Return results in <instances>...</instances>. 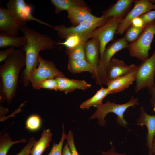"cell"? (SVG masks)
Instances as JSON below:
<instances>
[{
  "instance_id": "4316f807",
  "label": "cell",
  "mask_w": 155,
  "mask_h": 155,
  "mask_svg": "<svg viewBox=\"0 0 155 155\" xmlns=\"http://www.w3.org/2000/svg\"><path fill=\"white\" fill-rule=\"evenodd\" d=\"M84 44L72 48H66L65 53L68 56V60L86 59Z\"/></svg>"
},
{
  "instance_id": "83f0119b",
  "label": "cell",
  "mask_w": 155,
  "mask_h": 155,
  "mask_svg": "<svg viewBox=\"0 0 155 155\" xmlns=\"http://www.w3.org/2000/svg\"><path fill=\"white\" fill-rule=\"evenodd\" d=\"M41 120L38 115L32 114L27 118L26 122V128L31 131H36L39 130L41 126Z\"/></svg>"
},
{
  "instance_id": "4fadbf2b",
  "label": "cell",
  "mask_w": 155,
  "mask_h": 155,
  "mask_svg": "<svg viewBox=\"0 0 155 155\" xmlns=\"http://www.w3.org/2000/svg\"><path fill=\"white\" fill-rule=\"evenodd\" d=\"M140 111V116L137 120L136 124L146 127V146L148 148V155H153V144L155 137V115H151L148 114L143 106H141Z\"/></svg>"
},
{
  "instance_id": "44dd1931",
  "label": "cell",
  "mask_w": 155,
  "mask_h": 155,
  "mask_svg": "<svg viewBox=\"0 0 155 155\" xmlns=\"http://www.w3.org/2000/svg\"><path fill=\"white\" fill-rule=\"evenodd\" d=\"M67 69L70 72L74 74L88 71L92 74V76L94 75L96 71L94 67L86 59L68 60Z\"/></svg>"
},
{
  "instance_id": "9c48e42d",
  "label": "cell",
  "mask_w": 155,
  "mask_h": 155,
  "mask_svg": "<svg viewBox=\"0 0 155 155\" xmlns=\"http://www.w3.org/2000/svg\"><path fill=\"white\" fill-rule=\"evenodd\" d=\"M38 60L39 64L37 68L30 77V82L32 86L49 78L65 76L52 61L44 59L40 55Z\"/></svg>"
},
{
  "instance_id": "484cf974",
  "label": "cell",
  "mask_w": 155,
  "mask_h": 155,
  "mask_svg": "<svg viewBox=\"0 0 155 155\" xmlns=\"http://www.w3.org/2000/svg\"><path fill=\"white\" fill-rule=\"evenodd\" d=\"M26 142L27 140L24 138L17 141H12L8 133H3L0 136V155H6L10 147L14 144Z\"/></svg>"
},
{
  "instance_id": "e0dca14e",
  "label": "cell",
  "mask_w": 155,
  "mask_h": 155,
  "mask_svg": "<svg viewBox=\"0 0 155 155\" xmlns=\"http://www.w3.org/2000/svg\"><path fill=\"white\" fill-rule=\"evenodd\" d=\"M84 46L86 59L96 71L100 60V44L98 40L92 37L85 42Z\"/></svg>"
},
{
  "instance_id": "d4e9b609",
  "label": "cell",
  "mask_w": 155,
  "mask_h": 155,
  "mask_svg": "<svg viewBox=\"0 0 155 155\" xmlns=\"http://www.w3.org/2000/svg\"><path fill=\"white\" fill-rule=\"evenodd\" d=\"M92 32L71 35L66 38L64 42L58 43V44L63 45L66 48L75 47L81 44L84 43L89 39L91 38Z\"/></svg>"
},
{
  "instance_id": "e575fe53",
  "label": "cell",
  "mask_w": 155,
  "mask_h": 155,
  "mask_svg": "<svg viewBox=\"0 0 155 155\" xmlns=\"http://www.w3.org/2000/svg\"><path fill=\"white\" fill-rule=\"evenodd\" d=\"M15 48L9 47L6 49L0 51V62L5 61L14 52Z\"/></svg>"
},
{
  "instance_id": "4dcf8cb0",
  "label": "cell",
  "mask_w": 155,
  "mask_h": 155,
  "mask_svg": "<svg viewBox=\"0 0 155 155\" xmlns=\"http://www.w3.org/2000/svg\"><path fill=\"white\" fill-rule=\"evenodd\" d=\"M62 127V132L60 142L58 144L54 142L51 149L48 155H62L63 144L67 135L65 132L64 123L63 124Z\"/></svg>"
},
{
  "instance_id": "2e32d148",
  "label": "cell",
  "mask_w": 155,
  "mask_h": 155,
  "mask_svg": "<svg viewBox=\"0 0 155 155\" xmlns=\"http://www.w3.org/2000/svg\"><path fill=\"white\" fill-rule=\"evenodd\" d=\"M91 9L87 6L79 7L67 11L68 18L73 26H76L83 22L96 19L98 17L91 13Z\"/></svg>"
},
{
  "instance_id": "f1b7e54d",
  "label": "cell",
  "mask_w": 155,
  "mask_h": 155,
  "mask_svg": "<svg viewBox=\"0 0 155 155\" xmlns=\"http://www.w3.org/2000/svg\"><path fill=\"white\" fill-rule=\"evenodd\" d=\"M145 28H138L130 26L126 31L123 37L128 43L135 41L143 31Z\"/></svg>"
},
{
  "instance_id": "5b68a950",
  "label": "cell",
  "mask_w": 155,
  "mask_h": 155,
  "mask_svg": "<svg viewBox=\"0 0 155 155\" xmlns=\"http://www.w3.org/2000/svg\"><path fill=\"white\" fill-rule=\"evenodd\" d=\"M155 35V23L147 26L135 41L129 44L127 49L130 56L142 62L148 59Z\"/></svg>"
},
{
  "instance_id": "74e56055",
  "label": "cell",
  "mask_w": 155,
  "mask_h": 155,
  "mask_svg": "<svg viewBox=\"0 0 155 155\" xmlns=\"http://www.w3.org/2000/svg\"><path fill=\"white\" fill-rule=\"evenodd\" d=\"M102 155H127L125 153H119L116 152L115 148L113 146L108 151L102 152Z\"/></svg>"
},
{
  "instance_id": "6da1fadb",
  "label": "cell",
  "mask_w": 155,
  "mask_h": 155,
  "mask_svg": "<svg viewBox=\"0 0 155 155\" xmlns=\"http://www.w3.org/2000/svg\"><path fill=\"white\" fill-rule=\"evenodd\" d=\"M20 31L27 39L26 45L21 48L25 53L26 63L25 69L20 75L23 85L27 86L30 82L31 74L39 65V52L41 51L52 49L55 42L48 35L42 34L26 26L22 27Z\"/></svg>"
},
{
  "instance_id": "5bb4252c",
  "label": "cell",
  "mask_w": 155,
  "mask_h": 155,
  "mask_svg": "<svg viewBox=\"0 0 155 155\" xmlns=\"http://www.w3.org/2000/svg\"><path fill=\"white\" fill-rule=\"evenodd\" d=\"M137 67L134 64L127 65L123 60L113 58L107 69V79L108 81L114 80L130 73L137 69Z\"/></svg>"
},
{
  "instance_id": "f35d334b",
  "label": "cell",
  "mask_w": 155,
  "mask_h": 155,
  "mask_svg": "<svg viewBox=\"0 0 155 155\" xmlns=\"http://www.w3.org/2000/svg\"><path fill=\"white\" fill-rule=\"evenodd\" d=\"M62 155H71L68 146L66 142L62 151Z\"/></svg>"
},
{
  "instance_id": "8d00e7d4",
  "label": "cell",
  "mask_w": 155,
  "mask_h": 155,
  "mask_svg": "<svg viewBox=\"0 0 155 155\" xmlns=\"http://www.w3.org/2000/svg\"><path fill=\"white\" fill-rule=\"evenodd\" d=\"M131 26L138 28H146L143 21L140 16L134 18L131 21Z\"/></svg>"
},
{
  "instance_id": "7402d4cb",
  "label": "cell",
  "mask_w": 155,
  "mask_h": 155,
  "mask_svg": "<svg viewBox=\"0 0 155 155\" xmlns=\"http://www.w3.org/2000/svg\"><path fill=\"white\" fill-rule=\"evenodd\" d=\"M27 43L26 37L13 36L7 35L5 34L0 33V47L5 48L13 47L14 48H21L25 46Z\"/></svg>"
},
{
  "instance_id": "52a82bcc",
  "label": "cell",
  "mask_w": 155,
  "mask_h": 155,
  "mask_svg": "<svg viewBox=\"0 0 155 155\" xmlns=\"http://www.w3.org/2000/svg\"><path fill=\"white\" fill-rule=\"evenodd\" d=\"M109 18L102 15L96 20L83 22L76 26L67 27L63 25L53 26L57 35L61 38H66L74 34H81L92 32L96 28L104 24Z\"/></svg>"
},
{
  "instance_id": "ab89813d",
  "label": "cell",
  "mask_w": 155,
  "mask_h": 155,
  "mask_svg": "<svg viewBox=\"0 0 155 155\" xmlns=\"http://www.w3.org/2000/svg\"><path fill=\"white\" fill-rule=\"evenodd\" d=\"M153 153L155 155V137L154 139L153 144Z\"/></svg>"
},
{
  "instance_id": "30bf717a",
  "label": "cell",
  "mask_w": 155,
  "mask_h": 155,
  "mask_svg": "<svg viewBox=\"0 0 155 155\" xmlns=\"http://www.w3.org/2000/svg\"><path fill=\"white\" fill-rule=\"evenodd\" d=\"M133 8L128 13L119 24L116 34L123 35L131 25L132 20L142 14L155 9V0H135Z\"/></svg>"
},
{
  "instance_id": "3957f363",
  "label": "cell",
  "mask_w": 155,
  "mask_h": 155,
  "mask_svg": "<svg viewBox=\"0 0 155 155\" xmlns=\"http://www.w3.org/2000/svg\"><path fill=\"white\" fill-rule=\"evenodd\" d=\"M140 104L138 99L133 96L128 102L122 104L112 102L108 100L105 103H102L96 107V109L90 118L91 119H97L98 124L104 126L106 124L105 119L106 116L109 113H113L117 115L115 118L117 123L121 127L129 129L127 126L128 123L124 118V113L129 107H135V106Z\"/></svg>"
},
{
  "instance_id": "d590c367",
  "label": "cell",
  "mask_w": 155,
  "mask_h": 155,
  "mask_svg": "<svg viewBox=\"0 0 155 155\" xmlns=\"http://www.w3.org/2000/svg\"><path fill=\"white\" fill-rule=\"evenodd\" d=\"M148 94L151 96L150 102L153 110L155 111V84L147 88Z\"/></svg>"
},
{
  "instance_id": "60d3db41",
  "label": "cell",
  "mask_w": 155,
  "mask_h": 155,
  "mask_svg": "<svg viewBox=\"0 0 155 155\" xmlns=\"http://www.w3.org/2000/svg\"></svg>"
},
{
  "instance_id": "836d02e7",
  "label": "cell",
  "mask_w": 155,
  "mask_h": 155,
  "mask_svg": "<svg viewBox=\"0 0 155 155\" xmlns=\"http://www.w3.org/2000/svg\"><path fill=\"white\" fill-rule=\"evenodd\" d=\"M36 141L34 137H30L26 145L16 155H29L32 148Z\"/></svg>"
},
{
  "instance_id": "ba28073f",
  "label": "cell",
  "mask_w": 155,
  "mask_h": 155,
  "mask_svg": "<svg viewBox=\"0 0 155 155\" xmlns=\"http://www.w3.org/2000/svg\"><path fill=\"white\" fill-rule=\"evenodd\" d=\"M123 18L119 17L109 18L104 24L92 31V38H96L100 43V57L107 44L113 39L118 27Z\"/></svg>"
},
{
  "instance_id": "d6a6232c",
  "label": "cell",
  "mask_w": 155,
  "mask_h": 155,
  "mask_svg": "<svg viewBox=\"0 0 155 155\" xmlns=\"http://www.w3.org/2000/svg\"><path fill=\"white\" fill-rule=\"evenodd\" d=\"M140 17L143 20L144 26L146 28L149 25L155 23V9L149 11Z\"/></svg>"
},
{
  "instance_id": "7a4b0ae2",
  "label": "cell",
  "mask_w": 155,
  "mask_h": 155,
  "mask_svg": "<svg viewBox=\"0 0 155 155\" xmlns=\"http://www.w3.org/2000/svg\"><path fill=\"white\" fill-rule=\"evenodd\" d=\"M26 55L22 50L15 49L0 67V93L10 104L16 95L19 74L26 66Z\"/></svg>"
},
{
  "instance_id": "1f68e13d",
  "label": "cell",
  "mask_w": 155,
  "mask_h": 155,
  "mask_svg": "<svg viewBox=\"0 0 155 155\" xmlns=\"http://www.w3.org/2000/svg\"><path fill=\"white\" fill-rule=\"evenodd\" d=\"M71 155H79L75 147L72 131L70 130L65 137Z\"/></svg>"
},
{
  "instance_id": "277c9868",
  "label": "cell",
  "mask_w": 155,
  "mask_h": 155,
  "mask_svg": "<svg viewBox=\"0 0 155 155\" xmlns=\"http://www.w3.org/2000/svg\"><path fill=\"white\" fill-rule=\"evenodd\" d=\"M128 44L123 37L115 40L106 46L102 56L100 57L99 63L95 74L92 76L95 79L97 84L106 85L108 83L107 69L113 56L118 52L127 48Z\"/></svg>"
},
{
  "instance_id": "cb8c5ba5",
  "label": "cell",
  "mask_w": 155,
  "mask_h": 155,
  "mask_svg": "<svg viewBox=\"0 0 155 155\" xmlns=\"http://www.w3.org/2000/svg\"><path fill=\"white\" fill-rule=\"evenodd\" d=\"M109 94L107 88L101 87L92 97L83 102L80 105V108L82 109H88L91 106L96 107L102 103L103 99Z\"/></svg>"
},
{
  "instance_id": "d6986e66",
  "label": "cell",
  "mask_w": 155,
  "mask_h": 155,
  "mask_svg": "<svg viewBox=\"0 0 155 155\" xmlns=\"http://www.w3.org/2000/svg\"><path fill=\"white\" fill-rule=\"evenodd\" d=\"M133 0H119L103 13L102 15L107 18L113 17H123L128 12Z\"/></svg>"
},
{
  "instance_id": "7c38bea8",
  "label": "cell",
  "mask_w": 155,
  "mask_h": 155,
  "mask_svg": "<svg viewBox=\"0 0 155 155\" xmlns=\"http://www.w3.org/2000/svg\"><path fill=\"white\" fill-rule=\"evenodd\" d=\"M26 22L16 18L11 12L3 7L0 8V31L6 35L17 36L21 28Z\"/></svg>"
},
{
  "instance_id": "8992f818",
  "label": "cell",
  "mask_w": 155,
  "mask_h": 155,
  "mask_svg": "<svg viewBox=\"0 0 155 155\" xmlns=\"http://www.w3.org/2000/svg\"><path fill=\"white\" fill-rule=\"evenodd\" d=\"M155 50L152 55L138 66L135 91L138 92L142 89L155 84Z\"/></svg>"
},
{
  "instance_id": "ac0fdd59",
  "label": "cell",
  "mask_w": 155,
  "mask_h": 155,
  "mask_svg": "<svg viewBox=\"0 0 155 155\" xmlns=\"http://www.w3.org/2000/svg\"><path fill=\"white\" fill-rule=\"evenodd\" d=\"M58 82V90L65 94L73 92L76 89L85 90L91 86V85L84 80L70 79L65 76L56 78Z\"/></svg>"
},
{
  "instance_id": "8fae6325",
  "label": "cell",
  "mask_w": 155,
  "mask_h": 155,
  "mask_svg": "<svg viewBox=\"0 0 155 155\" xmlns=\"http://www.w3.org/2000/svg\"><path fill=\"white\" fill-rule=\"evenodd\" d=\"M7 9L14 17L19 20L26 22L34 20L41 24L53 28L49 24L35 18L32 14V6L27 4L24 0H10L6 4Z\"/></svg>"
},
{
  "instance_id": "ffe728a7",
  "label": "cell",
  "mask_w": 155,
  "mask_h": 155,
  "mask_svg": "<svg viewBox=\"0 0 155 155\" xmlns=\"http://www.w3.org/2000/svg\"><path fill=\"white\" fill-rule=\"evenodd\" d=\"M51 1L55 7L56 14L63 11H67L75 8L87 6L85 2L82 0H51Z\"/></svg>"
},
{
  "instance_id": "603a6c76",
  "label": "cell",
  "mask_w": 155,
  "mask_h": 155,
  "mask_svg": "<svg viewBox=\"0 0 155 155\" xmlns=\"http://www.w3.org/2000/svg\"><path fill=\"white\" fill-rule=\"evenodd\" d=\"M52 135L50 129H44L40 139L32 148L30 155H41L52 140Z\"/></svg>"
},
{
  "instance_id": "9a60e30c",
  "label": "cell",
  "mask_w": 155,
  "mask_h": 155,
  "mask_svg": "<svg viewBox=\"0 0 155 155\" xmlns=\"http://www.w3.org/2000/svg\"><path fill=\"white\" fill-rule=\"evenodd\" d=\"M137 68L127 74L109 81L106 85L109 94L120 92L128 88L135 80Z\"/></svg>"
},
{
  "instance_id": "f546056e",
  "label": "cell",
  "mask_w": 155,
  "mask_h": 155,
  "mask_svg": "<svg viewBox=\"0 0 155 155\" xmlns=\"http://www.w3.org/2000/svg\"><path fill=\"white\" fill-rule=\"evenodd\" d=\"M32 87L33 89H35L44 88L55 91L58 90V82L56 78L47 79L39 83Z\"/></svg>"
}]
</instances>
